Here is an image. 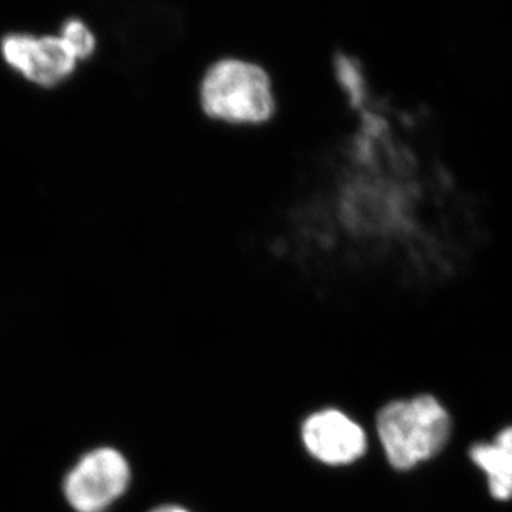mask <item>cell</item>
Here are the masks:
<instances>
[{
	"label": "cell",
	"instance_id": "cell-8",
	"mask_svg": "<svg viewBox=\"0 0 512 512\" xmlns=\"http://www.w3.org/2000/svg\"><path fill=\"white\" fill-rule=\"evenodd\" d=\"M63 42L72 50L77 60L87 59L93 55L96 49V39L92 30L87 28L86 23L79 19H70L64 23L62 30Z\"/></svg>",
	"mask_w": 512,
	"mask_h": 512
},
{
	"label": "cell",
	"instance_id": "cell-4",
	"mask_svg": "<svg viewBox=\"0 0 512 512\" xmlns=\"http://www.w3.org/2000/svg\"><path fill=\"white\" fill-rule=\"evenodd\" d=\"M306 450L320 463L348 466L366 453V431L348 414L336 409L311 414L302 426Z\"/></svg>",
	"mask_w": 512,
	"mask_h": 512
},
{
	"label": "cell",
	"instance_id": "cell-3",
	"mask_svg": "<svg viewBox=\"0 0 512 512\" xmlns=\"http://www.w3.org/2000/svg\"><path fill=\"white\" fill-rule=\"evenodd\" d=\"M131 480L128 461L113 447L84 454L63 481L67 503L76 512H106L126 493Z\"/></svg>",
	"mask_w": 512,
	"mask_h": 512
},
{
	"label": "cell",
	"instance_id": "cell-1",
	"mask_svg": "<svg viewBox=\"0 0 512 512\" xmlns=\"http://www.w3.org/2000/svg\"><path fill=\"white\" fill-rule=\"evenodd\" d=\"M376 427L390 466L407 471L439 456L453 424L436 397L420 394L386 404L377 414Z\"/></svg>",
	"mask_w": 512,
	"mask_h": 512
},
{
	"label": "cell",
	"instance_id": "cell-2",
	"mask_svg": "<svg viewBox=\"0 0 512 512\" xmlns=\"http://www.w3.org/2000/svg\"><path fill=\"white\" fill-rule=\"evenodd\" d=\"M201 106L211 119L229 124H262L274 116L271 79L262 67L239 59H222L205 73Z\"/></svg>",
	"mask_w": 512,
	"mask_h": 512
},
{
	"label": "cell",
	"instance_id": "cell-6",
	"mask_svg": "<svg viewBox=\"0 0 512 512\" xmlns=\"http://www.w3.org/2000/svg\"><path fill=\"white\" fill-rule=\"evenodd\" d=\"M77 59L62 37L37 39L35 56L26 79L40 86H55L72 74Z\"/></svg>",
	"mask_w": 512,
	"mask_h": 512
},
{
	"label": "cell",
	"instance_id": "cell-5",
	"mask_svg": "<svg viewBox=\"0 0 512 512\" xmlns=\"http://www.w3.org/2000/svg\"><path fill=\"white\" fill-rule=\"evenodd\" d=\"M468 457L484 474L494 500H512V426L501 430L493 440L471 446Z\"/></svg>",
	"mask_w": 512,
	"mask_h": 512
},
{
	"label": "cell",
	"instance_id": "cell-9",
	"mask_svg": "<svg viewBox=\"0 0 512 512\" xmlns=\"http://www.w3.org/2000/svg\"><path fill=\"white\" fill-rule=\"evenodd\" d=\"M150 512H190L185 510V508L180 507V505H161V507L154 508L153 511Z\"/></svg>",
	"mask_w": 512,
	"mask_h": 512
},
{
	"label": "cell",
	"instance_id": "cell-7",
	"mask_svg": "<svg viewBox=\"0 0 512 512\" xmlns=\"http://www.w3.org/2000/svg\"><path fill=\"white\" fill-rule=\"evenodd\" d=\"M37 39L29 35H10L2 42V53L6 62L19 70L23 76H28L35 56Z\"/></svg>",
	"mask_w": 512,
	"mask_h": 512
}]
</instances>
